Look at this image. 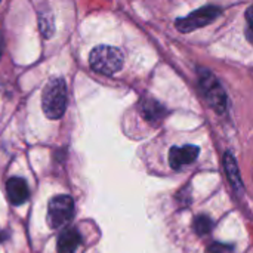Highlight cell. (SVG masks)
<instances>
[{"mask_svg":"<svg viewBox=\"0 0 253 253\" xmlns=\"http://www.w3.org/2000/svg\"><path fill=\"white\" fill-rule=\"evenodd\" d=\"M42 107L44 116L50 120H58L64 116L67 108V84L64 79L53 77L46 83L42 96Z\"/></svg>","mask_w":253,"mask_h":253,"instance_id":"6da1fadb","label":"cell"},{"mask_svg":"<svg viewBox=\"0 0 253 253\" xmlns=\"http://www.w3.org/2000/svg\"><path fill=\"white\" fill-rule=\"evenodd\" d=\"M89 64L92 70H95L96 73L111 76L122 70L123 53L120 49L113 46H107V44L96 46L92 49L89 55Z\"/></svg>","mask_w":253,"mask_h":253,"instance_id":"7a4b0ae2","label":"cell"},{"mask_svg":"<svg viewBox=\"0 0 253 253\" xmlns=\"http://www.w3.org/2000/svg\"><path fill=\"white\" fill-rule=\"evenodd\" d=\"M199 82L205 99L211 105V108H213L218 114H224L227 111L228 101H227L225 90L218 82V79L209 70L199 68Z\"/></svg>","mask_w":253,"mask_h":253,"instance_id":"3957f363","label":"cell"},{"mask_svg":"<svg viewBox=\"0 0 253 253\" xmlns=\"http://www.w3.org/2000/svg\"><path fill=\"white\" fill-rule=\"evenodd\" d=\"M74 216V202L70 196L61 194L50 199L47 205L46 221L49 228L58 230L67 227Z\"/></svg>","mask_w":253,"mask_h":253,"instance_id":"277c9868","label":"cell"},{"mask_svg":"<svg viewBox=\"0 0 253 253\" xmlns=\"http://www.w3.org/2000/svg\"><path fill=\"white\" fill-rule=\"evenodd\" d=\"M221 13V9L216 6H205L200 7L184 18H178L175 27L181 33H191L197 28H202L216 19Z\"/></svg>","mask_w":253,"mask_h":253,"instance_id":"5b68a950","label":"cell"},{"mask_svg":"<svg viewBox=\"0 0 253 253\" xmlns=\"http://www.w3.org/2000/svg\"><path fill=\"white\" fill-rule=\"evenodd\" d=\"M199 147L197 145H184V147H172L169 151V165L172 169L178 170L187 165H191L199 157Z\"/></svg>","mask_w":253,"mask_h":253,"instance_id":"8992f818","label":"cell"},{"mask_svg":"<svg viewBox=\"0 0 253 253\" xmlns=\"http://www.w3.org/2000/svg\"><path fill=\"white\" fill-rule=\"evenodd\" d=\"M6 193H7V199L13 206H21L27 202L30 191H28V185L25 182V179L22 178H9L6 182Z\"/></svg>","mask_w":253,"mask_h":253,"instance_id":"52a82bcc","label":"cell"},{"mask_svg":"<svg viewBox=\"0 0 253 253\" xmlns=\"http://www.w3.org/2000/svg\"><path fill=\"white\" fill-rule=\"evenodd\" d=\"M82 245V236L76 228H65L56 242L58 253H76L79 246Z\"/></svg>","mask_w":253,"mask_h":253,"instance_id":"ba28073f","label":"cell"},{"mask_svg":"<svg viewBox=\"0 0 253 253\" xmlns=\"http://www.w3.org/2000/svg\"><path fill=\"white\" fill-rule=\"evenodd\" d=\"M141 113L145 120L151 123H159L165 119V116L168 114V110L159 101L153 98H144L141 102Z\"/></svg>","mask_w":253,"mask_h":253,"instance_id":"9c48e42d","label":"cell"},{"mask_svg":"<svg viewBox=\"0 0 253 253\" xmlns=\"http://www.w3.org/2000/svg\"><path fill=\"white\" fill-rule=\"evenodd\" d=\"M224 168H225V173H227L228 182L231 184L234 191L236 193H243L245 187H243V182H242V178H240V170H239V166H237V162H236L234 156L230 151L225 153Z\"/></svg>","mask_w":253,"mask_h":253,"instance_id":"30bf717a","label":"cell"},{"mask_svg":"<svg viewBox=\"0 0 253 253\" xmlns=\"http://www.w3.org/2000/svg\"><path fill=\"white\" fill-rule=\"evenodd\" d=\"M193 228H194L197 236H200V237L208 236V234H211V231L213 228V221L208 215H199L194 218Z\"/></svg>","mask_w":253,"mask_h":253,"instance_id":"8fae6325","label":"cell"},{"mask_svg":"<svg viewBox=\"0 0 253 253\" xmlns=\"http://www.w3.org/2000/svg\"><path fill=\"white\" fill-rule=\"evenodd\" d=\"M39 28L43 33V36L46 39L52 37L53 31H55V25H53V16L47 12H40L39 13Z\"/></svg>","mask_w":253,"mask_h":253,"instance_id":"7c38bea8","label":"cell"},{"mask_svg":"<svg viewBox=\"0 0 253 253\" xmlns=\"http://www.w3.org/2000/svg\"><path fill=\"white\" fill-rule=\"evenodd\" d=\"M231 246H227V245H221V243H213L211 248H209V252L211 253H231Z\"/></svg>","mask_w":253,"mask_h":253,"instance_id":"4fadbf2b","label":"cell"},{"mask_svg":"<svg viewBox=\"0 0 253 253\" xmlns=\"http://www.w3.org/2000/svg\"><path fill=\"white\" fill-rule=\"evenodd\" d=\"M246 19H248V40H252V34H251V28H252V7L248 9L246 12Z\"/></svg>","mask_w":253,"mask_h":253,"instance_id":"5bb4252c","label":"cell"},{"mask_svg":"<svg viewBox=\"0 0 253 253\" xmlns=\"http://www.w3.org/2000/svg\"><path fill=\"white\" fill-rule=\"evenodd\" d=\"M4 239H6V237H4V234H3V233L0 231V242H1V240H4Z\"/></svg>","mask_w":253,"mask_h":253,"instance_id":"9a60e30c","label":"cell"},{"mask_svg":"<svg viewBox=\"0 0 253 253\" xmlns=\"http://www.w3.org/2000/svg\"><path fill=\"white\" fill-rule=\"evenodd\" d=\"M0 53H1V39H0Z\"/></svg>","mask_w":253,"mask_h":253,"instance_id":"2e32d148","label":"cell"}]
</instances>
